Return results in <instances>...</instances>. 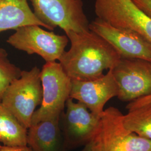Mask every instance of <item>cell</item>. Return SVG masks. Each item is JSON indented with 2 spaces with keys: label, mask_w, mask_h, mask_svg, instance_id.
Here are the masks:
<instances>
[{
  "label": "cell",
  "mask_w": 151,
  "mask_h": 151,
  "mask_svg": "<svg viewBox=\"0 0 151 151\" xmlns=\"http://www.w3.org/2000/svg\"><path fill=\"white\" fill-rule=\"evenodd\" d=\"M37 25L19 27L7 42L28 54H37L46 62H56L65 52L68 43L67 35L56 34L44 30Z\"/></svg>",
  "instance_id": "8992f818"
},
{
  "label": "cell",
  "mask_w": 151,
  "mask_h": 151,
  "mask_svg": "<svg viewBox=\"0 0 151 151\" xmlns=\"http://www.w3.org/2000/svg\"><path fill=\"white\" fill-rule=\"evenodd\" d=\"M33 12L47 29L59 27L65 34L90 30L82 0H29Z\"/></svg>",
  "instance_id": "5b68a950"
},
{
  "label": "cell",
  "mask_w": 151,
  "mask_h": 151,
  "mask_svg": "<svg viewBox=\"0 0 151 151\" xmlns=\"http://www.w3.org/2000/svg\"><path fill=\"white\" fill-rule=\"evenodd\" d=\"M89 29L105 39L122 58H140L151 61V42L138 32L115 27L96 18Z\"/></svg>",
  "instance_id": "9c48e42d"
},
{
  "label": "cell",
  "mask_w": 151,
  "mask_h": 151,
  "mask_svg": "<svg viewBox=\"0 0 151 151\" xmlns=\"http://www.w3.org/2000/svg\"><path fill=\"white\" fill-rule=\"evenodd\" d=\"M95 12L98 19L138 32L151 42V18L132 0H95Z\"/></svg>",
  "instance_id": "52a82bcc"
},
{
  "label": "cell",
  "mask_w": 151,
  "mask_h": 151,
  "mask_svg": "<svg viewBox=\"0 0 151 151\" xmlns=\"http://www.w3.org/2000/svg\"><path fill=\"white\" fill-rule=\"evenodd\" d=\"M66 35L70 48L58 60L71 80L88 81L100 78L104 70L113 69L121 59L110 44L90 30L70 32Z\"/></svg>",
  "instance_id": "6da1fadb"
},
{
  "label": "cell",
  "mask_w": 151,
  "mask_h": 151,
  "mask_svg": "<svg viewBox=\"0 0 151 151\" xmlns=\"http://www.w3.org/2000/svg\"><path fill=\"white\" fill-rule=\"evenodd\" d=\"M132 1L151 18V0H132Z\"/></svg>",
  "instance_id": "ac0fdd59"
},
{
  "label": "cell",
  "mask_w": 151,
  "mask_h": 151,
  "mask_svg": "<svg viewBox=\"0 0 151 151\" xmlns=\"http://www.w3.org/2000/svg\"><path fill=\"white\" fill-rule=\"evenodd\" d=\"M40 80L43 99L33 114L32 125L43 120L60 119L70 98L71 79L59 62H46L40 71Z\"/></svg>",
  "instance_id": "277c9868"
},
{
  "label": "cell",
  "mask_w": 151,
  "mask_h": 151,
  "mask_svg": "<svg viewBox=\"0 0 151 151\" xmlns=\"http://www.w3.org/2000/svg\"><path fill=\"white\" fill-rule=\"evenodd\" d=\"M1 143H0V147H1Z\"/></svg>",
  "instance_id": "44dd1931"
},
{
  "label": "cell",
  "mask_w": 151,
  "mask_h": 151,
  "mask_svg": "<svg viewBox=\"0 0 151 151\" xmlns=\"http://www.w3.org/2000/svg\"><path fill=\"white\" fill-rule=\"evenodd\" d=\"M27 129L0 102V143L7 146H27Z\"/></svg>",
  "instance_id": "5bb4252c"
},
{
  "label": "cell",
  "mask_w": 151,
  "mask_h": 151,
  "mask_svg": "<svg viewBox=\"0 0 151 151\" xmlns=\"http://www.w3.org/2000/svg\"><path fill=\"white\" fill-rule=\"evenodd\" d=\"M28 25L46 29L35 15L27 0H0V32Z\"/></svg>",
  "instance_id": "7c38bea8"
},
{
  "label": "cell",
  "mask_w": 151,
  "mask_h": 151,
  "mask_svg": "<svg viewBox=\"0 0 151 151\" xmlns=\"http://www.w3.org/2000/svg\"><path fill=\"white\" fill-rule=\"evenodd\" d=\"M119 87L118 98L130 102L151 95V61L122 58L112 69Z\"/></svg>",
  "instance_id": "ba28073f"
},
{
  "label": "cell",
  "mask_w": 151,
  "mask_h": 151,
  "mask_svg": "<svg viewBox=\"0 0 151 151\" xmlns=\"http://www.w3.org/2000/svg\"><path fill=\"white\" fill-rule=\"evenodd\" d=\"M123 122L126 129L151 140V103L128 111L123 115Z\"/></svg>",
  "instance_id": "9a60e30c"
},
{
  "label": "cell",
  "mask_w": 151,
  "mask_h": 151,
  "mask_svg": "<svg viewBox=\"0 0 151 151\" xmlns=\"http://www.w3.org/2000/svg\"><path fill=\"white\" fill-rule=\"evenodd\" d=\"M22 71L11 63L5 50L0 48V102L7 88L12 81L20 76Z\"/></svg>",
  "instance_id": "2e32d148"
},
{
  "label": "cell",
  "mask_w": 151,
  "mask_h": 151,
  "mask_svg": "<svg viewBox=\"0 0 151 151\" xmlns=\"http://www.w3.org/2000/svg\"><path fill=\"white\" fill-rule=\"evenodd\" d=\"M123 114L110 107L100 115L97 128L91 140L93 151H151V140L126 129Z\"/></svg>",
  "instance_id": "7a4b0ae2"
},
{
  "label": "cell",
  "mask_w": 151,
  "mask_h": 151,
  "mask_svg": "<svg viewBox=\"0 0 151 151\" xmlns=\"http://www.w3.org/2000/svg\"><path fill=\"white\" fill-rule=\"evenodd\" d=\"M119 87L112 69L96 79L80 81L71 80L70 97L82 103L91 112L100 116L109 100L118 96Z\"/></svg>",
  "instance_id": "30bf717a"
},
{
  "label": "cell",
  "mask_w": 151,
  "mask_h": 151,
  "mask_svg": "<svg viewBox=\"0 0 151 151\" xmlns=\"http://www.w3.org/2000/svg\"><path fill=\"white\" fill-rule=\"evenodd\" d=\"M64 116L65 143L68 147L86 145L96 132L100 116L92 113L86 106L69 98Z\"/></svg>",
  "instance_id": "8fae6325"
},
{
  "label": "cell",
  "mask_w": 151,
  "mask_h": 151,
  "mask_svg": "<svg viewBox=\"0 0 151 151\" xmlns=\"http://www.w3.org/2000/svg\"><path fill=\"white\" fill-rule=\"evenodd\" d=\"M0 151H32L29 146H7L1 145Z\"/></svg>",
  "instance_id": "d6986e66"
},
{
  "label": "cell",
  "mask_w": 151,
  "mask_h": 151,
  "mask_svg": "<svg viewBox=\"0 0 151 151\" xmlns=\"http://www.w3.org/2000/svg\"><path fill=\"white\" fill-rule=\"evenodd\" d=\"M151 103V95L145 97H141L139 99H136L132 101H130L127 105L126 108L128 111L134 110L137 108H140L143 106L150 104Z\"/></svg>",
  "instance_id": "e0dca14e"
},
{
  "label": "cell",
  "mask_w": 151,
  "mask_h": 151,
  "mask_svg": "<svg viewBox=\"0 0 151 151\" xmlns=\"http://www.w3.org/2000/svg\"><path fill=\"white\" fill-rule=\"evenodd\" d=\"M60 119L43 120L30 127L27 145L32 151H60L62 138Z\"/></svg>",
  "instance_id": "4fadbf2b"
},
{
  "label": "cell",
  "mask_w": 151,
  "mask_h": 151,
  "mask_svg": "<svg viewBox=\"0 0 151 151\" xmlns=\"http://www.w3.org/2000/svg\"><path fill=\"white\" fill-rule=\"evenodd\" d=\"M40 71L36 66L30 70H22L20 76L7 88L1 100L3 105L27 129L32 125L36 108L42 101Z\"/></svg>",
  "instance_id": "3957f363"
},
{
  "label": "cell",
  "mask_w": 151,
  "mask_h": 151,
  "mask_svg": "<svg viewBox=\"0 0 151 151\" xmlns=\"http://www.w3.org/2000/svg\"><path fill=\"white\" fill-rule=\"evenodd\" d=\"M81 151H93L92 147L91 142L90 141L88 143H87L86 145H85V147Z\"/></svg>",
  "instance_id": "ffe728a7"
}]
</instances>
